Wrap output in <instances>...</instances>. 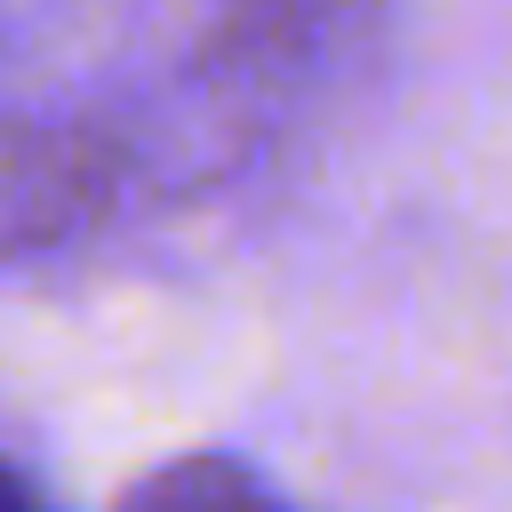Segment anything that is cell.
<instances>
[{
  "label": "cell",
  "mask_w": 512,
  "mask_h": 512,
  "mask_svg": "<svg viewBox=\"0 0 512 512\" xmlns=\"http://www.w3.org/2000/svg\"><path fill=\"white\" fill-rule=\"evenodd\" d=\"M120 512H280V496L224 448H200V456H176L160 472H144Z\"/></svg>",
  "instance_id": "cell-1"
},
{
  "label": "cell",
  "mask_w": 512,
  "mask_h": 512,
  "mask_svg": "<svg viewBox=\"0 0 512 512\" xmlns=\"http://www.w3.org/2000/svg\"><path fill=\"white\" fill-rule=\"evenodd\" d=\"M0 512H48V504L32 496V480H24L16 464H0Z\"/></svg>",
  "instance_id": "cell-2"
}]
</instances>
